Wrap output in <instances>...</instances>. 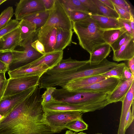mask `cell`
Returning <instances> with one entry per match:
<instances>
[{
  "mask_svg": "<svg viewBox=\"0 0 134 134\" xmlns=\"http://www.w3.org/2000/svg\"><path fill=\"white\" fill-rule=\"evenodd\" d=\"M40 88L18 104L0 121V134H53L46 122Z\"/></svg>",
  "mask_w": 134,
  "mask_h": 134,
  "instance_id": "6da1fadb",
  "label": "cell"
},
{
  "mask_svg": "<svg viewBox=\"0 0 134 134\" xmlns=\"http://www.w3.org/2000/svg\"><path fill=\"white\" fill-rule=\"evenodd\" d=\"M72 23V30L79 44L90 54L96 47L106 43L103 37L104 30L99 27L91 17Z\"/></svg>",
  "mask_w": 134,
  "mask_h": 134,
  "instance_id": "7a4b0ae2",
  "label": "cell"
},
{
  "mask_svg": "<svg viewBox=\"0 0 134 134\" xmlns=\"http://www.w3.org/2000/svg\"><path fill=\"white\" fill-rule=\"evenodd\" d=\"M107 94L99 92L69 91L64 88L56 89L52 94L56 100L74 104H90L107 100Z\"/></svg>",
  "mask_w": 134,
  "mask_h": 134,
  "instance_id": "3957f363",
  "label": "cell"
},
{
  "mask_svg": "<svg viewBox=\"0 0 134 134\" xmlns=\"http://www.w3.org/2000/svg\"><path fill=\"white\" fill-rule=\"evenodd\" d=\"M55 27L72 30V22L65 8L58 0H55L53 7L50 10L49 17L45 25L38 31L37 38L45 36Z\"/></svg>",
  "mask_w": 134,
  "mask_h": 134,
  "instance_id": "277c9868",
  "label": "cell"
},
{
  "mask_svg": "<svg viewBox=\"0 0 134 134\" xmlns=\"http://www.w3.org/2000/svg\"><path fill=\"white\" fill-rule=\"evenodd\" d=\"M46 121L54 133H59L65 129L66 125L76 120L82 119L83 113L75 111H45Z\"/></svg>",
  "mask_w": 134,
  "mask_h": 134,
  "instance_id": "5b68a950",
  "label": "cell"
},
{
  "mask_svg": "<svg viewBox=\"0 0 134 134\" xmlns=\"http://www.w3.org/2000/svg\"><path fill=\"white\" fill-rule=\"evenodd\" d=\"M108 105L107 101L83 104H74L54 100L42 105L44 110L75 111L83 113L101 109Z\"/></svg>",
  "mask_w": 134,
  "mask_h": 134,
  "instance_id": "8992f818",
  "label": "cell"
},
{
  "mask_svg": "<svg viewBox=\"0 0 134 134\" xmlns=\"http://www.w3.org/2000/svg\"><path fill=\"white\" fill-rule=\"evenodd\" d=\"M40 77L35 76L8 79L7 85L2 99L38 85Z\"/></svg>",
  "mask_w": 134,
  "mask_h": 134,
  "instance_id": "52a82bcc",
  "label": "cell"
},
{
  "mask_svg": "<svg viewBox=\"0 0 134 134\" xmlns=\"http://www.w3.org/2000/svg\"><path fill=\"white\" fill-rule=\"evenodd\" d=\"M31 44L24 48L23 50L12 51L13 59L9 67L8 71L13 70L31 63L43 55L35 50Z\"/></svg>",
  "mask_w": 134,
  "mask_h": 134,
  "instance_id": "ba28073f",
  "label": "cell"
},
{
  "mask_svg": "<svg viewBox=\"0 0 134 134\" xmlns=\"http://www.w3.org/2000/svg\"><path fill=\"white\" fill-rule=\"evenodd\" d=\"M15 19L20 21L32 14L45 10L42 0H20L15 4Z\"/></svg>",
  "mask_w": 134,
  "mask_h": 134,
  "instance_id": "9c48e42d",
  "label": "cell"
},
{
  "mask_svg": "<svg viewBox=\"0 0 134 134\" xmlns=\"http://www.w3.org/2000/svg\"><path fill=\"white\" fill-rule=\"evenodd\" d=\"M37 86L1 100L0 114L6 116L18 104L32 93Z\"/></svg>",
  "mask_w": 134,
  "mask_h": 134,
  "instance_id": "30bf717a",
  "label": "cell"
},
{
  "mask_svg": "<svg viewBox=\"0 0 134 134\" xmlns=\"http://www.w3.org/2000/svg\"><path fill=\"white\" fill-rule=\"evenodd\" d=\"M119 79L109 77L103 80L78 88L74 91L97 92L108 94L111 92L118 84Z\"/></svg>",
  "mask_w": 134,
  "mask_h": 134,
  "instance_id": "8fae6325",
  "label": "cell"
},
{
  "mask_svg": "<svg viewBox=\"0 0 134 134\" xmlns=\"http://www.w3.org/2000/svg\"><path fill=\"white\" fill-rule=\"evenodd\" d=\"M19 27L21 38L20 46L24 48L35 40L37 29L34 24L23 19L19 21Z\"/></svg>",
  "mask_w": 134,
  "mask_h": 134,
  "instance_id": "7c38bea8",
  "label": "cell"
},
{
  "mask_svg": "<svg viewBox=\"0 0 134 134\" xmlns=\"http://www.w3.org/2000/svg\"><path fill=\"white\" fill-rule=\"evenodd\" d=\"M134 82V77L126 80L119 79L116 87L111 92L107 95V99L109 104L122 102Z\"/></svg>",
  "mask_w": 134,
  "mask_h": 134,
  "instance_id": "4fadbf2b",
  "label": "cell"
},
{
  "mask_svg": "<svg viewBox=\"0 0 134 134\" xmlns=\"http://www.w3.org/2000/svg\"><path fill=\"white\" fill-rule=\"evenodd\" d=\"M63 51H54L45 54L37 60L24 66L33 67L45 65L49 68V69H51L60 63L63 59Z\"/></svg>",
  "mask_w": 134,
  "mask_h": 134,
  "instance_id": "5bb4252c",
  "label": "cell"
},
{
  "mask_svg": "<svg viewBox=\"0 0 134 134\" xmlns=\"http://www.w3.org/2000/svg\"><path fill=\"white\" fill-rule=\"evenodd\" d=\"M49 68L45 65H40L33 67L24 66L11 71H8V74L10 79L24 76H41Z\"/></svg>",
  "mask_w": 134,
  "mask_h": 134,
  "instance_id": "9a60e30c",
  "label": "cell"
},
{
  "mask_svg": "<svg viewBox=\"0 0 134 134\" xmlns=\"http://www.w3.org/2000/svg\"><path fill=\"white\" fill-rule=\"evenodd\" d=\"M134 57V38L129 36L119 49L113 52V60L118 62Z\"/></svg>",
  "mask_w": 134,
  "mask_h": 134,
  "instance_id": "2e32d148",
  "label": "cell"
},
{
  "mask_svg": "<svg viewBox=\"0 0 134 134\" xmlns=\"http://www.w3.org/2000/svg\"><path fill=\"white\" fill-rule=\"evenodd\" d=\"M0 51H12L18 46H20L21 38L19 28L15 29L1 38Z\"/></svg>",
  "mask_w": 134,
  "mask_h": 134,
  "instance_id": "e0dca14e",
  "label": "cell"
},
{
  "mask_svg": "<svg viewBox=\"0 0 134 134\" xmlns=\"http://www.w3.org/2000/svg\"><path fill=\"white\" fill-rule=\"evenodd\" d=\"M134 94V82L131 85L122 102L121 114L117 132L119 134H124L125 132L124 129L125 120L128 111L133 102Z\"/></svg>",
  "mask_w": 134,
  "mask_h": 134,
  "instance_id": "ac0fdd59",
  "label": "cell"
},
{
  "mask_svg": "<svg viewBox=\"0 0 134 134\" xmlns=\"http://www.w3.org/2000/svg\"><path fill=\"white\" fill-rule=\"evenodd\" d=\"M110 77L101 74L77 79L70 81L63 87L69 91H74L80 88L86 86Z\"/></svg>",
  "mask_w": 134,
  "mask_h": 134,
  "instance_id": "d6986e66",
  "label": "cell"
},
{
  "mask_svg": "<svg viewBox=\"0 0 134 134\" xmlns=\"http://www.w3.org/2000/svg\"><path fill=\"white\" fill-rule=\"evenodd\" d=\"M55 51H63L71 43L73 33L72 30H67L57 28Z\"/></svg>",
  "mask_w": 134,
  "mask_h": 134,
  "instance_id": "ffe728a7",
  "label": "cell"
},
{
  "mask_svg": "<svg viewBox=\"0 0 134 134\" xmlns=\"http://www.w3.org/2000/svg\"><path fill=\"white\" fill-rule=\"evenodd\" d=\"M111 51L110 45L107 43L97 47L90 54L89 62L93 65L99 64L106 58Z\"/></svg>",
  "mask_w": 134,
  "mask_h": 134,
  "instance_id": "44dd1931",
  "label": "cell"
},
{
  "mask_svg": "<svg viewBox=\"0 0 134 134\" xmlns=\"http://www.w3.org/2000/svg\"><path fill=\"white\" fill-rule=\"evenodd\" d=\"M91 17L103 30L122 28L118 19L98 15H91Z\"/></svg>",
  "mask_w": 134,
  "mask_h": 134,
  "instance_id": "7402d4cb",
  "label": "cell"
},
{
  "mask_svg": "<svg viewBox=\"0 0 134 134\" xmlns=\"http://www.w3.org/2000/svg\"><path fill=\"white\" fill-rule=\"evenodd\" d=\"M89 60L79 61L72 59L71 57L62 59L56 66L47 70L51 72L70 71L76 69L88 62Z\"/></svg>",
  "mask_w": 134,
  "mask_h": 134,
  "instance_id": "603a6c76",
  "label": "cell"
},
{
  "mask_svg": "<svg viewBox=\"0 0 134 134\" xmlns=\"http://www.w3.org/2000/svg\"><path fill=\"white\" fill-rule=\"evenodd\" d=\"M50 10L38 12L24 17L22 19L28 21L36 26L37 32L45 25L49 17Z\"/></svg>",
  "mask_w": 134,
  "mask_h": 134,
  "instance_id": "cb8c5ba5",
  "label": "cell"
},
{
  "mask_svg": "<svg viewBox=\"0 0 134 134\" xmlns=\"http://www.w3.org/2000/svg\"><path fill=\"white\" fill-rule=\"evenodd\" d=\"M57 32V28H54L46 36L38 39L43 45L45 54L55 51Z\"/></svg>",
  "mask_w": 134,
  "mask_h": 134,
  "instance_id": "d4e9b609",
  "label": "cell"
},
{
  "mask_svg": "<svg viewBox=\"0 0 134 134\" xmlns=\"http://www.w3.org/2000/svg\"><path fill=\"white\" fill-rule=\"evenodd\" d=\"M96 5L98 15L118 19L119 16L115 10L106 5L100 0H92Z\"/></svg>",
  "mask_w": 134,
  "mask_h": 134,
  "instance_id": "484cf974",
  "label": "cell"
},
{
  "mask_svg": "<svg viewBox=\"0 0 134 134\" xmlns=\"http://www.w3.org/2000/svg\"><path fill=\"white\" fill-rule=\"evenodd\" d=\"M125 32L123 27L104 30L103 34V38L106 43L110 45Z\"/></svg>",
  "mask_w": 134,
  "mask_h": 134,
  "instance_id": "4316f807",
  "label": "cell"
},
{
  "mask_svg": "<svg viewBox=\"0 0 134 134\" xmlns=\"http://www.w3.org/2000/svg\"><path fill=\"white\" fill-rule=\"evenodd\" d=\"M58 0L66 9L79 10L88 13L80 0Z\"/></svg>",
  "mask_w": 134,
  "mask_h": 134,
  "instance_id": "83f0119b",
  "label": "cell"
},
{
  "mask_svg": "<svg viewBox=\"0 0 134 134\" xmlns=\"http://www.w3.org/2000/svg\"><path fill=\"white\" fill-rule=\"evenodd\" d=\"M65 9L72 22L84 20L91 17V15L90 13L82 11L70 10Z\"/></svg>",
  "mask_w": 134,
  "mask_h": 134,
  "instance_id": "f1b7e54d",
  "label": "cell"
},
{
  "mask_svg": "<svg viewBox=\"0 0 134 134\" xmlns=\"http://www.w3.org/2000/svg\"><path fill=\"white\" fill-rule=\"evenodd\" d=\"M88 127V125L84 121L83 119L76 120L71 121L67 124L65 126V128L75 132L87 130Z\"/></svg>",
  "mask_w": 134,
  "mask_h": 134,
  "instance_id": "f546056e",
  "label": "cell"
},
{
  "mask_svg": "<svg viewBox=\"0 0 134 134\" xmlns=\"http://www.w3.org/2000/svg\"><path fill=\"white\" fill-rule=\"evenodd\" d=\"M14 14L12 7H8L2 12L0 15V30L8 25Z\"/></svg>",
  "mask_w": 134,
  "mask_h": 134,
  "instance_id": "4dcf8cb0",
  "label": "cell"
},
{
  "mask_svg": "<svg viewBox=\"0 0 134 134\" xmlns=\"http://www.w3.org/2000/svg\"><path fill=\"white\" fill-rule=\"evenodd\" d=\"M126 65L125 63H124L118 64L109 70L101 74L109 77H113L120 79L123 69Z\"/></svg>",
  "mask_w": 134,
  "mask_h": 134,
  "instance_id": "1f68e13d",
  "label": "cell"
},
{
  "mask_svg": "<svg viewBox=\"0 0 134 134\" xmlns=\"http://www.w3.org/2000/svg\"><path fill=\"white\" fill-rule=\"evenodd\" d=\"M19 22L15 19H11L5 27L0 30V38L18 27Z\"/></svg>",
  "mask_w": 134,
  "mask_h": 134,
  "instance_id": "d6a6232c",
  "label": "cell"
},
{
  "mask_svg": "<svg viewBox=\"0 0 134 134\" xmlns=\"http://www.w3.org/2000/svg\"><path fill=\"white\" fill-rule=\"evenodd\" d=\"M87 12L91 15H97V7L92 0H80Z\"/></svg>",
  "mask_w": 134,
  "mask_h": 134,
  "instance_id": "836d02e7",
  "label": "cell"
},
{
  "mask_svg": "<svg viewBox=\"0 0 134 134\" xmlns=\"http://www.w3.org/2000/svg\"><path fill=\"white\" fill-rule=\"evenodd\" d=\"M129 36L125 32L121 35L114 43L111 44L110 45V47L113 51L119 49Z\"/></svg>",
  "mask_w": 134,
  "mask_h": 134,
  "instance_id": "e575fe53",
  "label": "cell"
},
{
  "mask_svg": "<svg viewBox=\"0 0 134 134\" xmlns=\"http://www.w3.org/2000/svg\"><path fill=\"white\" fill-rule=\"evenodd\" d=\"M46 89V90L42 95V105L49 103L54 99L52 96V94L56 89V87H48Z\"/></svg>",
  "mask_w": 134,
  "mask_h": 134,
  "instance_id": "d590c367",
  "label": "cell"
},
{
  "mask_svg": "<svg viewBox=\"0 0 134 134\" xmlns=\"http://www.w3.org/2000/svg\"><path fill=\"white\" fill-rule=\"evenodd\" d=\"M13 55L12 51H0V60L8 67L12 63Z\"/></svg>",
  "mask_w": 134,
  "mask_h": 134,
  "instance_id": "8d00e7d4",
  "label": "cell"
},
{
  "mask_svg": "<svg viewBox=\"0 0 134 134\" xmlns=\"http://www.w3.org/2000/svg\"><path fill=\"white\" fill-rule=\"evenodd\" d=\"M113 3L119 7L124 9L128 13L133 14V10H132L130 4L125 0H110Z\"/></svg>",
  "mask_w": 134,
  "mask_h": 134,
  "instance_id": "74e56055",
  "label": "cell"
},
{
  "mask_svg": "<svg viewBox=\"0 0 134 134\" xmlns=\"http://www.w3.org/2000/svg\"><path fill=\"white\" fill-rule=\"evenodd\" d=\"M118 19L121 27L124 29L130 36L134 38V34L131 28L130 20L119 18Z\"/></svg>",
  "mask_w": 134,
  "mask_h": 134,
  "instance_id": "f35d334b",
  "label": "cell"
},
{
  "mask_svg": "<svg viewBox=\"0 0 134 134\" xmlns=\"http://www.w3.org/2000/svg\"><path fill=\"white\" fill-rule=\"evenodd\" d=\"M132 111L130 108L127 113L125 120L124 129L126 132V130L129 127L133 121L134 115V103L133 102L132 104Z\"/></svg>",
  "mask_w": 134,
  "mask_h": 134,
  "instance_id": "ab89813d",
  "label": "cell"
},
{
  "mask_svg": "<svg viewBox=\"0 0 134 134\" xmlns=\"http://www.w3.org/2000/svg\"><path fill=\"white\" fill-rule=\"evenodd\" d=\"M5 76V73H0V100H1L8 82Z\"/></svg>",
  "mask_w": 134,
  "mask_h": 134,
  "instance_id": "60d3db41",
  "label": "cell"
},
{
  "mask_svg": "<svg viewBox=\"0 0 134 134\" xmlns=\"http://www.w3.org/2000/svg\"><path fill=\"white\" fill-rule=\"evenodd\" d=\"M31 44L32 47L36 51L43 55L45 54L43 45L37 38L33 41Z\"/></svg>",
  "mask_w": 134,
  "mask_h": 134,
  "instance_id": "b9f144b4",
  "label": "cell"
},
{
  "mask_svg": "<svg viewBox=\"0 0 134 134\" xmlns=\"http://www.w3.org/2000/svg\"><path fill=\"white\" fill-rule=\"evenodd\" d=\"M115 10L118 14L119 18L122 19L130 20V14L126 10L114 4Z\"/></svg>",
  "mask_w": 134,
  "mask_h": 134,
  "instance_id": "7bdbcfd3",
  "label": "cell"
},
{
  "mask_svg": "<svg viewBox=\"0 0 134 134\" xmlns=\"http://www.w3.org/2000/svg\"><path fill=\"white\" fill-rule=\"evenodd\" d=\"M133 77H134V75H133L131 71L126 65L123 69L122 74L120 80H127L131 79Z\"/></svg>",
  "mask_w": 134,
  "mask_h": 134,
  "instance_id": "ee69618b",
  "label": "cell"
},
{
  "mask_svg": "<svg viewBox=\"0 0 134 134\" xmlns=\"http://www.w3.org/2000/svg\"><path fill=\"white\" fill-rule=\"evenodd\" d=\"M55 0H42L45 10H50L53 7Z\"/></svg>",
  "mask_w": 134,
  "mask_h": 134,
  "instance_id": "f6af8a7d",
  "label": "cell"
},
{
  "mask_svg": "<svg viewBox=\"0 0 134 134\" xmlns=\"http://www.w3.org/2000/svg\"><path fill=\"white\" fill-rule=\"evenodd\" d=\"M127 65L132 74L134 75V57L128 60Z\"/></svg>",
  "mask_w": 134,
  "mask_h": 134,
  "instance_id": "bcb514c9",
  "label": "cell"
},
{
  "mask_svg": "<svg viewBox=\"0 0 134 134\" xmlns=\"http://www.w3.org/2000/svg\"><path fill=\"white\" fill-rule=\"evenodd\" d=\"M106 5L113 10H115L114 4L110 0H100Z\"/></svg>",
  "mask_w": 134,
  "mask_h": 134,
  "instance_id": "7dc6e473",
  "label": "cell"
},
{
  "mask_svg": "<svg viewBox=\"0 0 134 134\" xmlns=\"http://www.w3.org/2000/svg\"><path fill=\"white\" fill-rule=\"evenodd\" d=\"M8 67L0 60V73H5L8 71Z\"/></svg>",
  "mask_w": 134,
  "mask_h": 134,
  "instance_id": "c3c4849f",
  "label": "cell"
},
{
  "mask_svg": "<svg viewBox=\"0 0 134 134\" xmlns=\"http://www.w3.org/2000/svg\"><path fill=\"white\" fill-rule=\"evenodd\" d=\"M130 23L131 28L133 33L134 34V14L130 13Z\"/></svg>",
  "mask_w": 134,
  "mask_h": 134,
  "instance_id": "681fc988",
  "label": "cell"
},
{
  "mask_svg": "<svg viewBox=\"0 0 134 134\" xmlns=\"http://www.w3.org/2000/svg\"><path fill=\"white\" fill-rule=\"evenodd\" d=\"M75 132H73L70 130H67L65 134H75Z\"/></svg>",
  "mask_w": 134,
  "mask_h": 134,
  "instance_id": "f907efd6",
  "label": "cell"
},
{
  "mask_svg": "<svg viewBox=\"0 0 134 134\" xmlns=\"http://www.w3.org/2000/svg\"><path fill=\"white\" fill-rule=\"evenodd\" d=\"M7 1V0H0V5L2 3Z\"/></svg>",
  "mask_w": 134,
  "mask_h": 134,
  "instance_id": "816d5d0a",
  "label": "cell"
},
{
  "mask_svg": "<svg viewBox=\"0 0 134 134\" xmlns=\"http://www.w3.org/2000/svg\"><path fill=\"white\" fill-rule=\"evenodd\" d=\"M5 117L3 116H2L0 114V121H1Z\"/></svg>",
  "mask_w": 134,
  "mask_h": 134,
  "instance_id": "f5cc1de1",
  "label": "cell"
},
{
  "mask_svg": "<svg viewBox=\"0 0 134 134\" xmlns=\"http://www.w3.org/2000/svg\"><path fill=\"white\" fill-rule=\"evenodd\" d=\"M76 134H87L85 133H84L82 132H80L79 133H76Z\"/></svg>",
  "mask_w": 134,
  "mask_h": 134,
  "instance_id": "db71d44e",
  "label": "cell"
},
{
  "mask_svg": "<svg viewBox=\"0 0 134 134\" xmlns=\"http://www.w3.org/2000/svg\"><path fill=\"white\" fill-rule=\"evenodd\" d=\"M95 134H103L101 133H96Z\"/></svg>",
  "mask_w": 134,
  "mask_h": 134,
  "instance_id": "11a10c76",
  "label": "cell"
},
{
  "mask_svg": "<svg viewBox=\"0 0 134 134\" xmlns=\"http://www.w3.org/2000/svg\"><path fill=\"white\" fill-rule=\"evenodd\" d=\"M1 41V38H0V42Z\"/></svg>",
  "mask_w": 134,
  "mask_h": 134,
  "instance_id": "9f6ffc18",
  "label": "cell"
},
{
  "mask_svg": "<svg viewBox=\"0 0 134 134\" xmlns=\"http://www.w3.org/2000/svg\"><path fill=\"white\" fill-rule=\"evenodd\" d=\"M75 134H76V133H75Z\"/></svg>",
  "mask_w": 134,
  "mask_h": 134,
  "instance_id": "6f0895ef",
  "label": "cell"
}]
</instances>
